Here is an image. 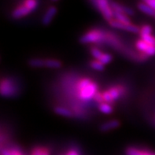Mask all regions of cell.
Returning a JSON list of instances; mask_svg holds the SVG:
<instances>
[{"label":"cell","mask_w":155,"mask_h":155,"mask_svg":"<svg viewBox=\"0 0 155 155\" xmlns=\"http://www.w3.org/2000/svg\"><path fill=\"white\" fill-rule=\"evenodd\" d=\"M73 90V95L80 104H89L91 100L94 102V96L98 91V85L90 77H80L75 82Z\"/></svg>","instance_id":"1"},{"label":"cell","mask_w":155,"mask_h":155,"mask_svg":"<svg viewBox=\"0 0 155 155\" xmlns=\"http://www.w3.org/2000/svg\"><path fill=\"white\" fill-rule=\"evenodd\" d=\"M20 92L21 88L16 79L3 77L0 80V96L4 98H16Z\"/></svg>","instance_id":"2"},{"label":"cell","mask_w":155,"mask_h":155,"mask_svg":"<svg viewBox=\"0 0 155 155\" xmlns=\"http://www.w3.org/2000/svg\"><path fill=\"white\" fill-rule=\"evenodd\" d=\"M39 6L38 0H24L23 2L18 5L11 13L12 18L14 19H20L31 14L36 10Z\"/></svg>","instance_id":"3"},{"label":"cell","mask_w":155,"mask_h":155,"mask_svg":"<svg viewBox=\"0 0 155 155\" xmlns=\"http://www.w3.org/2000/svg\"><path fill=\"white\" fill-rule=\"evenodd\" d=\"M105 30L101 28H91L83 34L80 38V42L83 44L102 45L104 39Z\"/></svg>","instance_id":"4"},{"label":"cell","mask_w":155,"mask_h":155,"mask_svg":"<svg viewBox=\"0 0 155 155\" xmlns=\"http://www.w3.org/2000/svg\"><path fill=\"white\" fill-rule=\"evenodd\" d=\"M91 3L108 22L114 18V11L110 0H91Z\"/></svg>","instance_id":"5"},{"label":"cell","mask_w":155,"mask_h":155,"mask_svg":"<svg viewBox=\"0 0 155 155\" xmlns=\"http://www.w3.org/2000/svg\"><path fill=\"white\" fill-rule=\"evenodd\" d=\"M107 91L110 93L112 101L114 103L124 97L128 92L127 87L123 84H116L113 85L107 88Z\"/></svg>","instance_id":"6"},{"label":"cell","mask_w":155,"mask_h":155,"mask_svg":"<svg viewBox=\"0 0 155 155\" xmlns=\"http://www.w3.org/2000/svg\"><path fill=\"white\" fill-rule=\"evenodd\" d=\"M136 49L140 52L148 55L149 57L155 55V46L150 45L141 39H138L136 42Z\"/></svg>","instance_id":"7"},{"label":"cell","mask_w":155,"mask_h":155,"mask_svg":"<svg viewBox=\"0 0 155 155\" xmlns=\"http://www.w3.org/2000/svg\"><path fill=\"white\" fill-rule=\"evenodd\" d=\"M110 25L111 27L114 28H118V29L124 30L126 31H130L132 33H139L140 32V28L138 27L137 25H135L133 24L131 25H126V24L120 23V22L117 21V20L114 19L111 21L109 22Z\"/></svg>","instance_id":"8"},{"label":"cell","mask_w":155,"mask_h":155,"mask_svg":"<svg viewBox=\"0 0 155 155\" xmlns=\"http://www.w3.org/2000/svg\"><path fill=\"white\" fill-rule=\"evenodd\" d=\"M57 12L58 9L56 6H51L47 8V10H46L45 14H43V17L42 18V24L43 25H49L52 22L54 18L55 15L57 14Z\"/></svg>","instance_id":"9"},{"label":"cell","mask_w":155,"mask_h":155,"mask_svg":"<svg viewBox=\"0 0 155 155\" xmlns=\"http://www.w3.org/2000/svg\"><path fill=\"white\" fill-rule=\"evenodd\" d=\"M111 5H112V8L114 12L123 13V14L129 16V17L133 16L135 14V11L131 7H128V6H124V5H121V4L116 2H111Z\"/></svg>","instance_id":"10"},{"label":"cell","mask_w":155,"mask_h":155,"mask_svg":"<svg viewBox=\"0 0 155 155\" xmlns=\"http://www.w3.org/2000/svg\"><path fill=\"white\" fill-rule=\"evenodd\" d=\"M120 125V122L117 120H111L106 121L100 126V130L103 132H110L111 130L119 128Z\"/></svg>","instance_id":"11"},{"label":"cell","mask_w":155,"mask_h":155,"mask_svg":"<svg viewBox=\"0 0 155 155\" xmlns=\"http://www.w3.org/2000/svg\"><path fill=\"white\" fill-rule=\"evenodd\" d=\"M54 111L55 114H57L58 115L60 116L65 117H74V114H73V111L71 110V109L66 108L65 106H57L54 108Z\"/></svg>","instance_id":"12"},{"label":"cell","mask_w":155,"mask_h":155,"mask_svg":"<svg viewBox=\"0 0 155 155\" xmlns=\"http://www.w3.org/2000/svg\"><path fill=\"white\" fill-rule=\"evenodd\" d=\"M126 155H155V153L150 152L146 150L139 149L136 147H130L127 148L125 150Z\"/></svg>","instance_id":"13"},{"label":"cell","mask_w":155,"mask_h":155,"mask_svg":"<svg viewBox=\"0 0 155 155\" xmlns=\"http://www.w3.org/2000/svg\"><path fill=\"white\" fill-rule=\"evenodd\" d=\"M62 65L60 60L55 58H45V68L47 69H59Z\"/></svg>","instance_id":"14"},{"label":"cell","mask_w":155,"mask_h":155,"mask_svg":"<svg viewBox=\"0 0 155 155\" xmlns=\"http://www.w3.org/2000/svg\"><path fill=\"white\" fill-rule=\"evenodd\" d=\"M137 7L143 14L149 16H154L155 17V10L153 9H152L150 6H148L147 4L144 3L143 2H139L137 5Z\"/></svg>","instance_id":"15"},{"label":"cell","mask_w":155,"mask_h":155,"mask_svg":"<svg viewBox=\"0 0 155 155\" xmlns=\"http://www.w3.org/2000/svg\"><path fill=\"white\" fill-rule=\"evenodd\" d=\"M114 19L117 20V21L120 23L126 24V25H131L132 21L130 19L129 16L126 15L123 13H119V12H114Z\"/></svg>","instance_id":"16"},{"label":"cell","mask_w":155,"mask_h":155,"mask_svg":"<svg viewBox=\"0 0 155 155\" xmlns=\"http://www.w3.org/2000/svg\"><path fill=\"white\" fill-rule=\"evenodd\" d=\"M0 155H24V153L20 148L13 147L6 148V149L2 150Z\"/></svg>","instance_id":"17"},{"label":"cell","mask_w":155,"mask_h":155,"mask_svg":"<svg viewBox=\"0 0 155 155\" xmlns=\"http://www.w3.org/2000/svg\"><path fill=\"white\" fill-rule=\"evenodd\" d=\"M28 65L33 68H43L45 67V59L44 58H31L28 61Z\"/></svg>","instance_id":"18"},{"label":"cell","mask_w":155,"mask_h":155,"mask_svg":"<svg viewBox=\"0 0 155 155\" xmlns=\"http://www.w3.org/2000/svg\"><path fill=\"white\" fill-rule=\"evenodd\" d=\"M98 109L101 113L105 114H112L113 111H114V108H113L112 105L106 103V102H103V103L98 104Z\"/></svg>","instance_id":"19"},{"label":"cell","mask_w":155,"mask_h":155,"mask_svg":"<svg viewBox=\"0 0 155 155\" xmlns=\"http://www.w3.org/2000/svg\"><path fill=\"white\" fill-rule=\"evenodd\" d=\"M89 66L93 69L94 70L96 71H103L105 69V65L102 64V62H100L99 61L96 60V59H94V60H91L89 62Z\"/></svg>","instance_id":"20"},{"label":"cell","mask_w":155,"mask_h":155,"mask_svg":"<svg viewBox=\"0 0 155 155\" xmlns=\"http://www.w3.org/2000/svg\"><path fill=\"white\" fill-rule=\"evenodd\" d=\"M113 60V56L110 54L109 53H102V54L101 55V57L98 59V61H99L100 62H102L103 65H107L109 63H110Z\"/></svg>","instance_id":"21"},{"label":"cell","mask_w":155,"mask_h":155,"mask_svg":"<svg viewBox=\"0 0 155 155\" xmlns=\"http://www.w3.org/2000/svg\"><path fill=\"white\" fill-rule=\"evenodd\" d=\"M153 33V28L150 25H144L142 27H140V35H150V34Z\"/></svg>","instance_id":"22"},{"label":"cell","mask_w":155,"mask_h":155,"mask_svg":"<svg viewBox=\"0 0 155 155\" xmlns=\"http://www.w3.org/2000/svg\"><path fill=\"white\" fill-rule=\"evenodd\" d=\"M90 52L91 54V55L94 58V59H96V60H98V59L101 57V55L102 54V53H103L97 46H92V47H91Z\"/></svg>","instance_id":"23"},{"label":"cell","mask_w":155,"mask_h":155,"mask_svg":"<svg viewBox=\"0 0 155 155\" xmlns=\"http://www.w3.org/2000/svg\"><path fill=\"white\" fill-rule=\"evenodd\" d=\"M140 39H143V40L145 41L146 43L150 44V45L155 46V36L152 35V34H150V35H141V36H140Z\"/></svg>","instance_id":"24"},{"label":"cell","mask_w":155,"mask_h":155,"mask_svg":"<svg viewBox=\"0 0 155 155\" xmlns=\"http://www.w3.org/2000/svg\"><path fill=\"white\" fill-rule=\"evenodd\" d=\"M65 155H81V153H80V152H79L78 149L72 148V149H69V150L66 152Z\"/></svg>","instance_id":"25"},{"label":"cell","mask_w":155,"mask_h":155,"mask_svg":"<svg viewBox=\"0 0 155 155\" xmlns=\"http://www.w3.org/2000/svg\"><path fill=\"white\" fill-rule=\"evenodd\" d=\"M142 2L147 4L148 6H150L152 9H153L155 10V0H142Z\"/></svg>","instance_id":"26"},{"label":"cell","mask_w":155,"mask_h":155,"mask_svg":"<svg viewBox=\"0 0 155 155\" xmlns=\"http://www.w3.org/2000/svg\"><path fill=\"white\" fill-rule=\"evenodd\" d=\"M41 155H51V151H50V150L47 147H43Z\"/></svg>","instance_id":"27"},{"label":"cell","mask_w":155,"mask_h":155,"mask_svg":"<svg viewBox=\"0 0 155 155\" xmlns=\"http://www.w3.org/2000/svg\"><path fill=\"white\" fill-rule=\"evenodd\" d=\"M52 1H57V0H52Z\"/></svg>","instance_id":"28"}]
</instances>
